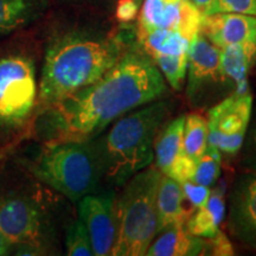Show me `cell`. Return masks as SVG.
<instances>
[{
	"mask_svg": "<svg viewBox=\"0 0 256 256\" xmlns=\"http://www.w3.org/2000/svg\"><path fill=\"white\" fill-rule=\"evenodd\" d=\"M164 76L142 50L124 52L98 81L40 112L48 142H88L136 108L164 98Z\"/></svg>",
	"mask_w": 256,
	"mask_h": 256,
	"instance_id": "cell-1",
	"label": "cell"
},
{
	"mask_svg": "<svg viewBox=\"0 0 256 256\" xmlns=\"http://www.w3.org/2000/svg\"><path fill=\"white\" fill-rule=\"evenodd\" d=\"M124 52L118 37L72 31L46 49L38 82L37 113L98 81Z\"/></svg>",
	"mask_w": 256,
	"mask_h": 256,
	"instance_id": "cell-2",
	"label": "cell"
},
{
	"mask_svg": "<svg viewBox=\"0 0 256 256\" xmlns=\"http://www.w3.org/2000/svg\"><path fill=\"white\" fill-rule=\"evenodd\" d=\"M174 110L172 101L150 102L115 120L104 136L92 139L102 178L124 186L134 174L152 164L156 134Z\"/></svg>",
	"mask_w": 256,
	"mask_h": 256,
	"instance_id": "cell-3",
	"label": "cell"
},
{
	"mask_svg": "<svg viewBox=\"0 0 256 256\" xmlns=\"http://www.w3.org/2000/svg\"><path fill=\"white\" fill-rule=\"evenodd\" d=\"M162 172L147 166L115 197V241L110 255L142 256L156 236V192Z\"/></svg>",
	"mask_w": 256,
	"mask_h": 256,
	"instance_id": "cell-4",
	"label": "cell"
},
{
	"mask_svg": "<svg viewBox=\"0 0 256 256\" xmlns=\"http://www.w3.org/2000/svg\"><path fill=\"white\" fill-rule=\"evenodd\" d=\"M32 172L72 202L92 194L102 179L92 140L46 142L32 165Z\"/></svg>",
	"mask_w": 256,
	"mask_h": 256,
	"instance_id": "cell-5",
	"label": "cell"
},
{
	"mask_svg": "<svg viewBox=\"0 0 256 256\" xmlns=\"http://www.w3.org/2000/svg\"><path fill=\"white\" fill-rule=\"evenodd\" d=\"M38 81L34 62L25 55L0 58V134L18 133L37 112Z\"/></svg>",
	"mask_w": 256,
	"mask_h": 256,
	"instance_id": "cell-6",
	"label": "cell"
},
{
	"mask_svg": "<svg viewBox=\"0 0 256 256\" xmlns=\"http://www.w3.org/2000/svg\"><path fill=\"white\" fill-rule=\"evenodd\" d=\"M186 98L194 110H209L235 90L220 63V49L203 34L188 46Z\"/></svg>",
	"mask_w": 256,
	"mask_h": 256,
	"instance_id": "cell-7",
	"label": "cell"
},
{
	"mask_svg": "<svg viewBox=\"0 0 256 256\" xmlns=\"http://www.w3.org/2000/svg\"><path fill=\"white\" fill-rule=\"evenodd\" d=\"M252 113L250 92H232L208 110V145L234 156L240 153Z\"/></svg>",
	"mask_w": 256,
	"mask_h": 256,
	"instance_id": "cell-8",
	"label": "cell"
},
{
	"mask_svg": "<svg viewBox=\"0 0 256 256\" xmlns=\"http://www.w3.org/2000/svg\"><path fill=\"white\" fill-rule=\"evenodd\" d=\"M226 228L244 248L256 252V172L238 174L228 194Z\"/></svg>",
	"mask_w": 256,
	"mask_h": 256,
	"instance_id": "cell-9",
	"label": "cell"
},
{
	"mask_svg": "<svg viewBox=\"0 0 256 256\" xmlns=\"http://www.w3.org/2000/svg\"><path fill=\"white\" fill-rule=\"evenodd\" d=\"M0 232L10 246H25L40 250L44 235L40 211L25 198H2L0 200Z\"/></svg>",
	"mask_w": 256,
	"mask_h": 256,
	"instance_id": "cell-10",
	"label": "cell"
},
{
	"mask_svg": "<svg viewBox=\"0 0 256 256\" xmlns=\"http://www.w3.org/2000/svg\"><path fill=\"white\" fill-rule=\"evenodd\" d=\"M113 194H87L78 200L80 218L88 230L95 256L110 255L115 241V216Z\"/></svg>",
	"mask_w": 256,
	"mask_h": 256,
	"instance_id": "cell-11",
	"label": "cell"
},
{
	"mask_svg": "<svg viewBox=\"0 0 256 256\" xmlns=\"http://www.w3.org/2000/svg\"><path fill=\"white\" fill-rule=\"evenodd\" d=\"M200 34L220 48L256 46V16L242 14H204Z\"/></svg>",
	"mask_w": 256,
	"mask_h": 256,
	"instance_id": "cell-12",
	"label": "cell"
},
{
	"mask_svg": "<svg viewBox=\"0 0 256 256\" xmlns=\"http://www.w3.org/2000/svg\"><path fill=\"white\" fill-rule=\"evenodd\" d=\"M226 182L222 180L210 192L206 206L197 208L185 220V229L198 238H211L220 230L226 212Z\"/></svg>",
	"mask_w": 256,
	"mask_h": 256,
	"instance_id": "cell-13",
	"label": "cell"
},
{
	"mask_svg": "<svg viewBox=\"0 0 256 256\" xmlns=\"http://www.w3.org/2000/svg\"><path fill=\"white\" fill-rule=\"evenodd\" d=\"M158 234L147 249V256L204 255V238L191 235L183 223L171 224Z\"/></svg>",
	"mask_w": 256,
	"mask_h": 256,
	"instance_id": "cell-14",
	"label": "cell"
},
{
	"mask_svg": "<svg viewBox=\"0 0 256 256\" xmlns=\"http://www.w3.org/2000/svg\"><path fill=\"white\" fill-rule=\"evenodd\" d=\"M183 203L180 184L168 176L162 174L156 192V235L171 224H185L188 214Z\"/></svg>",
	"mask_w": 256,
	"mask_h": 256,
	"instance_id": "cell-15",
	"label": "cell"
},
{
	"mask_svg": "<svg viewBox=\"0 0 256 256\" xmlns=\"http://www.w3.org/2000/svg\"><path fill=\"white\" fill-rule=\"evenodd\" d=\"M185 116L186 115H179L166 121L156 134L154 142L156 168L165 176L168 174L176 158L183 153Z\"/></svg>",
	"mask_w": 256,
	"mask_h": 256,
	"instance_id": "cell-16",
	"label": "cell"
},
{
	"mask_svg": "<svg viewBox=\"0 0 256 256\" xmlns=\"http://www.w3.org/2000/svg\"><path fill=\"white\" fill-rule=\"evenodd\" d=\"M222 68L234 83L235 92L249 90L248 75L256 63V46H228L220 48Z\"/></svg>",
	"mask_w": 256,
	"mask_h": 256,
	"instance_id": "cell-17",
	"label": "cell"
},
{
	"mask_svg": "<svg viewBox=\"0 0 256 256\" xmlns=\"http://www.w3.org/2000/svg\"><path fill=\"white\" fill-rule=\"evenodd\" d=\"M48 6L49 0H0V37L37 20Z\"/></svg>",
	"mask_w": 256,
	"mask_h": 256,
	"instance_id": "cell-18",
	"label": "cell"
},
{
	"mask_svg": "<svg viewBox=\"0 0 256 256\" xmlns=\"http://www.w3.org/2000/svg\"><path fill=\"white\" fill-rule=\"evenodd\" d=\"M138 42L142 50L152 58L156 55H182L188 52L190 42L176 30L154 28L138 31Z\"/></svg>",
	"mask_w": 256,
	"mask_h": 256,
	"instance_id": "cell-19",
	"label": "cell"
},
{
	"mask_svg": "<svg viewBox=\"0 0 256 256\" xmlns=\"http://www.w3.org/2000/svg\"><path fill=\"white\" fill-rule=\"evenodd\" d=\"M179 20V2L164 0H142L139 14L138 31H151L154 28L176 30Z\"/></svg>",
	"mask_w": 256,
	"mask_h": 256,
	"instance_id": "cell-20",
	"label": "cell"
},
{
	"mask_svg": "<svg viewBox=\"0 0 256 256\" xmlns=\"http://www.w3.org/2000/svg\"><path fill=\"white\" fill-rule=\"evenodd\" d=\"M208 147V122L200 113L185 116L183 153L198 162Z\"/></svg>",
	"mask_w": 256,
	"mask_h": 256,
	"instance_id": "cell-21",
	"label": "cell"
},
{
	"mask_svg": "<svg viewBox=\"0 0 256 256\" xmlns=\"http://www.w3.org/2000/svg\"><path fill=\"white\" fill-rule=\"evenodd\" d=\"M153 63L165 78V81L168 82L171 88L176 92H180L184 87L185 78L188 74V55H156L153 56Z\"/></svg>",
	"mask_w": 256,
	"mask_h": 256,
	"instance_id": "cell-22",
	"label": "cell"
},
{
	"mask_svg": "<svg viewBox=\"0 0 256 256\" xmlns=\"http://www.w3.org/2000/svg\"><path fill=\"white\" fill-rule=\"evenodd\" d=\"M220 162H222L220 152L215 147L208 145L206 152L197 162L192 182L204 186H214L220 178Z\"/></svg>",
	"mask_w": 256,
	"mask_h": 256,
	"instance_id": "cell-23",
	"label": "cell"
},
{
	"mask_svg": "<svg viewBox=\"0 0 256 256\" xmlns=\"http://www.w3.org/2000/svg\"><path fill=\"white\" fill-rule=\"evenodd\" d=\"M203 17V12L191 0H180L177 31L188 42L194 40L200 32Z\"/></svg>",
	"mask_w": 256,
	"mask_h": 256,
	"instance_id": "cell-24",
	"label": "cell"
},
{
	"mask_svg": "<svg viewBox=\"0 0 256 256\" xmlns=\"http://www.w3.org/2000/svg\"><path fill=\"white\" fill-rule=\"evenodd\" d=\"M66 254L70 256H92V248L88 230L81 218L69 226L66 236Z\"/></svg>",
	"mask_w": 256,
	"mask_h": 256,
	"instance_id": "cell-25",
	"label": "cell"
},
{
	"mask_svg": "<svg viewBox=\"0 0 256 256\" xmlns=\"http://www.w3.org/2000/svg\"><path fill=\"white\" fill-rule=\"evenodd\" d=\"M242 14L256 16V0H212L203 14Z\"/></svg>",
	"mask_w": 256,
	"mask_h": 256,
	"instance_id": "cell-26",
	"label": "cell"
},
{
	"mask_svg": "<svg viewBox=\"0 0 256 256\" xmlns=\"http://www.w3.org/2000/svg\"><path fill=\"white\" fill-rule=\"evenodd\" d=\"M240 154H241L242 168L247 171L256 172V107L252 110L244 142L240 150Z\"/></svg>",
	"mask_w": 256,
	"mask_h": 256,
	"instance_id": "cell-27",
	"label": "cell"
},
{
	"mask_svg": "<svg viewBox=\"0 0 256 256\" xmlns=\"http://www.w3.org/2000/svg\"><path fill=\"white\" fill-rule=\"evenodd\" d=\"M197 162L184 153L179 154L174 164L171 165L168 174L166 176L174 179L179 184H183L185 182H190L194 178V171H196Z\"/></svg>",
	"mask_w": 256,
	"mask_h": 256,
	"instance_id": "cell-28",
	"label": "cell"
},
{
	"mask_svg": "<svg viewBox=\"0 0 256 256\" xmlns=\"http://www.w3.org/2000/svg\"><path fill=\"white\" fill-rule=\"evenodd\" d=\"M204 255L232 256L235 252L228 236L218 230L211 238H204Z\"/></svg>",
	"mask_w": 256,
	"mask_h": 256,
	"instance_id": "cell-29",
	"label": "cell"
},
{
	"mask_svg": "<svg viewBox=\"0 0 256 256\" xmlns=\"http://www.w3.org/2000/svg\"><path fill=\"white\" fill-rule=\"evenodd\" d=\"M182 192H183V198L186 200L192 209H197L206 206L208 200L210 197V188L204 186V185H200L194 182H185V183L180 184Z\"/></svg>",
	"mask_w": 256,
	"mask_h": 256,
	"instance_id": "cell-30",
	"label": "cell"
},
{
	"mask_svg": "<svg viewBox=\"0 0 256 256\" xmlns=\"http://www.w3.org/2000/svg\"><path fill=\"white\" fill-rule=\"evenodd\" d=\"M140 6L134 0H119L115 10V18L121 24H127L136 20Z\"/></svg>",
	"mask_w": 256,
	"mask_h": 256,
	"instance_id": "cell-31",
	"label": "cell"
},
{
	"mask_svg": "<svg viewBox=\"0 0 256 256\" xmlns=\"http://www.w3.org/2000/svg\"><path fill=\"white\" fill-rule=\"evenodd\" d=\"M8 247H10V244L8 243V241H6L4 236H2V234L0 232V256L8 254Z\"/></svg>",
	"mask_w": 256,
	"mask_h": 256,
	"instance_id": "cell-32",
	"label": "cell"
},
{
	"mask_svg": "<svg viewBox=\"0 0 256 256\" xmlns=\"http://www.w3.org/2000/svg\"><path fill=\"white\" fill-rule=\"evenodd\" d=\"M191 2H194V4L196 5L202 12H204L208 8V6L210 5V2H212V0H191Z\"/></svg>",
	"mask_w": 256,
	"mask_h": 256,
	"instance_id": "cell-33",
	"label": "cell"
},
{
	"mask_svg": "<svg viewBox=\"0 0 256 256\" xmlns=\"http://www.w3.org/2000/svg\"><path fill=\"white\" fill-rule=\"evenodd\" d=\"M166 2H171V4H174V2H179L180 0H164Z\"/></svg>",
	"mask_w": 256,
	"mask_h": 256,
	"instance_id": "cell-34",
	"label": "cell"
},
{
	"mask_svg": "<svg viewBox=\"0 0 256 256\" xmlns=\"http://www.w3.org/2000/svg\"><path fill=\"white\" fill-rule=\"evenodd\" d=\"M134 2H136V4H138V5H139V6L142 4V0H134Z\"/></svg>",
	"mask_w": 256,
	"mask_h": 256,
	"instance_id": "cell-35",
	"label": "cell"
}]
</instances>
